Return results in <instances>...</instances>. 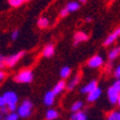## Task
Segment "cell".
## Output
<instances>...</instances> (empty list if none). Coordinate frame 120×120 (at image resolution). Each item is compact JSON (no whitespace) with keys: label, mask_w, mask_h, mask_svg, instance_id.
Here are the masks:
<instances>
[{"label":"cell","mask_w":120,"mask_h":120,"mask_svg":"<svg viewBox=\"0 0 120 120\" xmlns=\"http://www.w3.org/2000/svg\"><path fill=\"white\" fill-rule=\"evenodd\" d=\"M24 1H30V0H24Z\"/></svg>","instance_id":"d6a6232c"},{"label":"cell","mask_w":120,"mask_h":120,"mask_svg":"<svg viewBox=\"0 0 120 120\" xmlns=\"http://www.w3.org/2000/svg\"><path fill=\"white\" fill-rule=\"evenodd\" d=\"M71 119L72 120H87V116L83 111H78V112L73 113L72 117H71Z\"/></svg>","instance_id":"2e32d148"},{"label":"cell","mask_w":120,"mask_h":120,"mask_svg":"<svg viewBox=\"0 0 120 120\" xmlns=\"http://www.w3.org/2000/svg\"><path fill=\"white\" fill-rule=\"evenodd\" d=\"M82 108H83V102L82 101H76V102H74V105L72 106L71 109H72V111L75 113V112H78Z\"/></svg>","instance_id":"d6986e66"},{"label":"cell","mask_w":120,"mask_h":120,"mask_svg":"<svg viewBox=\"0 0 120 120\" xmlns=\"http://www.w3.org/2000/svg\"><path fill=\"white\" fill-rule=\"evenodd\" d=\"M88 39V35L85 32H76V34L74 35V45H77L78 43L86 41Z\"/></svg>","instance_id":"30bf717a"},{"label":"cell","mask_w":120,"mask_h":120,"mask_svg":"<svg viewBox=\"0 0 120 120\" xmlns=\"http://www.w3.org/2000/svg\"><path fill=\"white\" fill-rule=\"evenodd\" d=\"M33 79V73L30 69H23L15 76V80L18 83H30Z\"/></svg>","instance_id":"3957f363"},{"label":"cell","mask_w":120,"mask_h":120,"mask_svg":"<svg viewBox=\"0 0 120 120\" xmlns=\"http://www.w3.org/2000/svg\"><path fill=\"white\" fill-rule=\"evenodd\" d=\"M24 55V53L23 52H20V53H17V54H13L11 55V56H9V57L4 58V64L8 66H10V67H12L13 65H15L17 64V62H18L19 60Z\"/></svg>","instance_id":"277c9868"},{"label":"cell","mask_w":120,"mask_h":120,"mask_svg":"<svg viewBox=\"0 0 120 120\" xmlns=\"http://www.w3.org/2000/svg\"><path fill=\"white\" fill-rule=\"evenodd\" d=\"M112 86H113V87L116 88L117 90H118V91L120 93V78H119V79H117L116 82H115V84H113Z\"/></svg>","instance_id":"484cf974"},{"label":"cell","mask_w":120,"mask_h":120,"mask_svg":"<svg viewBox=\"0 0 120 120\" xmlns=\"http://www.w3.org/2000/svg\"><path fill=\"white\" fill-rule=\"evenodd\" d=\"M65 85H66L65 82H64V80H61V82H58V83L55 85V87L53 88V90H52V91H53L55 95L60 94L61 91L64 90V88H65Z\"/></svg>","instance_id":"5bb4252c"},{"label":"cell","mask_w":120,"mask_h":120,"mask_svg":"<svg viewBox=\"0 0 120 120\" xmlns=\"http://www.w3.org/2000/svg\"><path fill=\"white\" fill-rule=\"evenodd\" d=\"M78 80H79V76H75L73 79H72V80H71V82L68 83V85H67V88H68L69 90H71V89H73V88L77 85Z\"/></svg>","instance_id":"44dd1931"},{"label":"cell","mask_w":120,"mask_h":120,"mask_svg":"<svg viewBox=\"0 0 120 120\" xmlns=\"http://www.w3.org/2000/svg\"><path fill=\"white\" fill-rule=\"evenodd\" d=\"M119 54H120V46L115 47V49H112V50L109 52V54H108L109 60H110V61H112V60H115V58H116Z\"/></svg>","instance_id":"e0dca14e"},{"label":"cell","mask_w":120,"mask_h":120,"mask_svg":"<svg viewBox=\"0 0 120 120\" xmlns=\"http://www.w3.org/2000/svg\"><path fill=\"white\" fill-rule=\"evenodd\" d=\"M79 1H82V2H86V0H79Z\"/></svg>","instance_id":"1f68e13d"},{"label":"cell","mask_w":120,"mask_h":120,"mask_svg":"<svg viewBox=\"0 0 120 120\" xmlns=\"http://www.w3.org/2000/svg\"><path fill=\"white\" fill-rule=\"evenodd\" d=\"M119 35H120V26L118 28V29L115 30V32L113 33H111V34H109V35L107 37V39H106L105 42H104V45H110L111 43L115 42V40H116Z\"/></svg>","instance_id":"ba28073f"},{"label":"cell","mask_w":120,"mask_h":120,"mask_svg":"<svg viewBox=\"0 0 120 120\" xmlns=\"http://www.w3.org/2000/svg\"><path fill=\"white\" fill-rule=\"evenodd\" d=\"M54 46L52 45V44H49V45H46V46L44 47L43 50V55L45 56V57H51V56H53L54 55Z\"/></svg>","instance_id":"7c38bea8"},{"label":"cell","mask_w":120,"mask_h":120,"mask_svg":"<svg viewBox=\"0 0 120 120\" xmlns=\"http://www.w3.org/2000/svg\"><path fill=\"white\" fill-rule=\"evenodd\" d=\"M100 95H101V89L97 87L96 89H95V90L91 91L90 94H88L87 100L89 102H93V101H95V100H97V99L100 97Z\"/></svg>","instance_id":"9c48e42d"},{"label":"cell","mask_w":120,"mask_h":120,"mask_svg":"<svg viewBox=\"0 0 120 120\" xmlns=\"http://www.w3.org/2000/svg\"><path fill=\"white\" fill-rule=\"evenodd\" d=\"M119 116H120V112L118 111H112L110 112L107 117V120H119Z\"/></svg>","instance_id":"603a6c76"},{"label":"cell","mask_w":120,"mask_h":120,"mask_svg":"<svg viewBox=\"0 0 120 120\" xmlns=\"http://www.w3.org/2000/svg\"><path fill=\"white\" fill-rule=\"evenodd\" d=\"M115 76H116L117 78H118V79L120 78V64H119L118 66H117L116 69H115Z\"/></svg>","instance_id":"d4e9b609"},{"label":"cell","mask_w":120,"mask_h":120,"mask_svg":"<svg viewBox=\"0 0 120 120\" xmlns=\"http://www.w3.org/2000/svg\"><path fill=\"white\" fill-rule=\"evenodd\" d=\"M118 105L120 106V95H119V99H118Z\"/></svg>","instance_id":"4dcf8cb0"},{"label":"cell","mask_w":120,"mask_h":120,"mask_svg":"<svg viewBox=\"0 0 120 120\" xmlns=\"http://www.w3.org/2000/svg\"><path fill=\"white\" fill-rule=\"evenodd\" d=\"M68 13H69L68 10H67L66 8H64V9H62V11H61V13H60V15H61V17H65V15H67Z\"/></svg>","instance_id":"83f0119b"},{"label":"cell","mask_w":120,"mask_h":120,"mask_svg":"<svg viewBox=\"0 0 120 120\" xmlns=\"http://www.w3.org/2000/svg\"><path fill=\"white\" fill-rule=\"evenodd\" d=\"M79 4L78 2H76V1H71V2H68V4H66V9L68 10V12H74V11H77L78 9H79Z\"/></svg>","instance_id":"4fadbf2b"},{"label":"cell","mask_w":120,"mask_h":120,"mask_svg":"<svg viewBox=\"0 0 120 120\" xmlns=\"http://www.w3.org/2000/svg\"><path fill=\"white\" fill-rule=\"evenodd\" d=\"M4 100L7 104V108L9 111L15 112V110L17 109V102H18V96L13 91H7L6 94H4Z\"/></svg>","instance_id":"6da1fadb"},{"label":"cell","mask_w":120,"mask_h":120,"mask_svg":"<svg viewBox=\"0 0 120 120\" xmlns=\"http://www.w3.org/2000/svg\"><path fill=\"white\" fill-rule=\"evenodd\" d=\"M54 98H55V94L53 91H47L45 96H44V104L46 106H51L54 102Z\"/></svg>","instance_id":"8fae6325"},{"label":"cell","mask_w":120,"mask_h":120,"mask_svg":"<svg viewBox=\"0 0 120 120\" xmlns=\"http://www.w3.org/2000/svg\"><path fill=\"white\" fill-rule=\"evenodd\" d=\"M8 2H9V4H10L11 7L18 8L24 2V0H8Z\"/></svg>","instance_id":"7402d4cb"},{"label":"cell","mask_w":120,"mask_h":120,"mask_svg":"<svg viewBox=\"0 0 120 120\" xmlns=\"http://www.w3.org/2000/svg\"><path fill=\"white\" fill-rule=\"evenodd\" d=\"M38 26H40V28H46L49 26V19L47 18H40L38 20Z\"/></svg>","instance_id":"ffe728a7"},{"label":"cell","mask_w":120,"mask_h":120,"mask_svg":"<svg viewBox=\"0 0 120 120\" xmlns=\"http://www.w3.org/2000/svg\"><path fill=\"white\" fill-rule=\"evenodd\" d=\"M96 88H97V82H96V80H91L87 85H85V86L80 89V91H82L83 94H90L91 91L95 90Z\"/></svg>","instance_id":"52a82bcc"},{"label":"cell","mask_w":120,"mask_h":120,"mask_svg":"<svg viewBox=\"0 0 120 120\" xmlns=\"http://www.w3.org/2000/svg\"><path fill=\"white\" fill-rule=\"evenodd\" d=\"M46 120H55L58 117V112L55 109H49L46 111Z\"/></svg>","instance_id":"9a60e30c"},{"label":"cell","mask_w":120,"mask_h":120,"mask_svg":"<svg viewBox=\"0 0 120 120\" xmlns=\"http://www.w3.org/2000/svg\"><path fill=\"white\" fill-rule=\"evenodd\" d=\"M32 112V102L26 99L21 104V106H19L18 108V113L19 116L22 117V118H26L29 117Z\"/></svg>","instance_id":"7a4b0ae2"},{"label":"cell","mask_w":120,"mask_h":120,"mask_svg":"<svg viewBox=\"0 0 120 120\" xmlns=\"http://www.w3.org/2000/svg\"><path fill=\"white\" fill-rule=\"evenodd\" d=\"M119 95H120V93L113 86H111V87L108 89V99H109V101L111 102V104H117V102H118Z\"/></svg>","instance_id":"5b68a950"},{"label":"cell","mask_w":120,"mask_h":120,"mask_svg":"<svg viewBox=\"0 0 120 120\" xmlns=\"http://www.w3.org/2000/svg\"><path fill=\"white\" fill-rule=\"evenodd\" d=\"M18 35H19V31L15 30V32H12V34H11V39H12V40H15V39L18 38Z\"/></svg>","instance_id":"f1b7e54d"},{"label":"cell","mask_w":120,"mask_h":120,"mask_svg":"<svg viewBox=\"0 0 120 120\" xmlns=\"http://www.w3.org/2000/svg\"><path fill=\"white\" fill-rule=\"evenodd\" d=\"M0 107H1V108L7 107V104H6V100H4V96H1V97H0Z\"/></svg>","instance_id":"4316f807"},{"label":"cell","mask_w":120,"mask_h":120,"mask_svg":"<svg viewBox=\"0 0 120 120\" xmlns=\"http://www.w3.org/2000/svg\"><path fill=\"white\" fill-rule=\"evenodd\" d=\"M19 113L17 112H10L8 113L7 116H6V118H4V120H18L19 119Z\"/></svg>","instance_id":"cb8c5ba5"},{"label":"cell","mask_w":120,"mask_h":120,"mask_svg":"<svg viewBox=\"0 0 120 120\" xmlns=\"http://www.w3.org/2000/svg\"><path fill=\"white\" fill-rule=\"evenodd\" d=\"M119 120H120V116H119Z\"/></svg>","instance_id":"836d02e7"},{"label":"cell","mask_w":120,"mask_h":120,"mask_svg":"<svg viewBox=\"0 0 120 120\" xmlns=\"http://www.w3.org/2000/svg\"><path fill=\"white\" fill-rule=\"evenodd\" d=\"M102 63H104V60H102L101 56H99V55H95V56H93V57L88 61L87 64H88L89 67H91V68H96V67H99Z\"/></svg>","instance_id":"8992f818"},{"label":"cell","mask_w":120,"mask_h":120,"mask_svg":"<svg viewBox=\"0 0 120 120\" xmlns=\"http://www.w3.org/2000/svg\"><path fill=\"white\" fill-rule=\"evenodd\" d=\"M69 74H71V68H69L68 66H65V67H63L61 69V72H60V75L62 78H67L69 76Z\"/></svg>","instance_id":"ac0fdd59"},{"label":"cell","mask_w":120,"mask_h":120,"mask_svg":"<svg viewBox=\"0 0 120 120\" xmlns=\"http://www.w3.org/2000/svg\"><path fill=\"white\" fill-rule=\"evenodd\" d=\"M4 76H6V74H4V73H2V72H1V73H0V78H1V79H4Z\"/></svg>","instance_id":"f546056e"}]
</instances>
